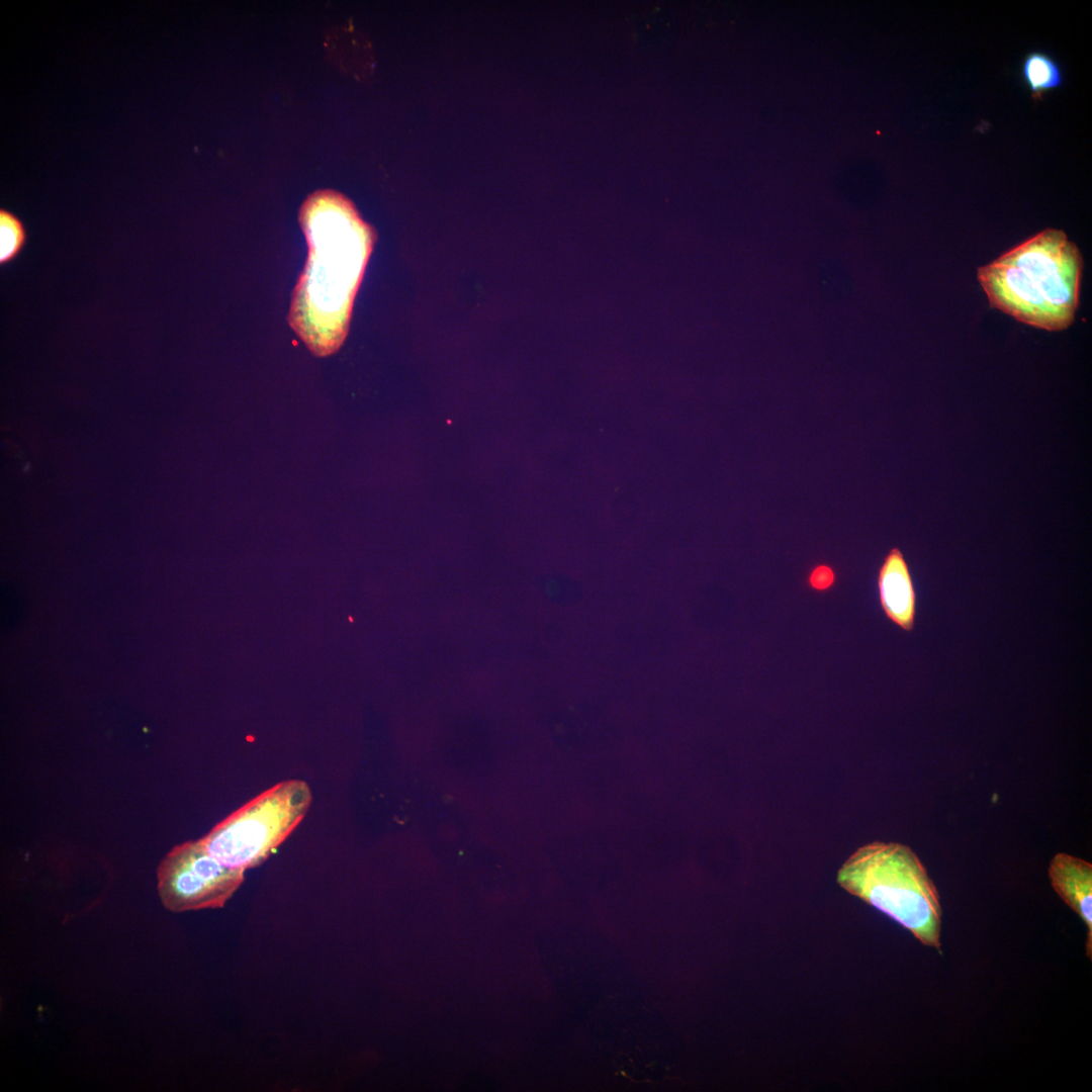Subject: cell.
I'll return each mask as SVG.
<instances>
[{
  "instance_id": "cell-3",
  "label": "cell",
  "mask_w": 1092,
  "mask_h": 1092,
  "mask_svg": "<svg viewBox=\"0 0 1092 1092\" xmlns=\"http://www.w3.org/2000/svg\"><path fill=\"white\" fill-rule=\"evenodd\" d=\"M838 885L941 953L942 908L934 882L917 854L898 842L858 847L837 872Z\"/></svg>"
},
{
  "instance_id": "cell-5",
  "label": "cell",
  "mask_w": 1092,
  "mask_h": 1092,
  "mask_svg": "<svg viewBox=\"0 0 1092 1092\" xmlns=\"http://www.w3.org/2000/svg\"><path fill=\"white\" fill-rule=\"evenodd\" d=\"M244 873L219 862L201 839L186 841L158 866V894L163 906L175 913L221 908L243 884Z\"/></svg>"
},
{
  "instance_id": "cell-9",
  "label": "cell",
  "mask_w": 1092,
  "mask_h": 1092,
  "mask_svg": "<svg viewBox=\"0 0 1092 1092\" xmlns=\"http://www.w3.org/2000/svg\"><path fill=\"white\" fill-rule=\"evenodd\" d=\"M27 241L22 220L13 212L0 208V266L14 261Z\"/></svg>"
},
{
  "instance_id": "cell-2",
  "label": "cell",
  "mask_w": 1092,
  "mask_h": 1092,
  "mask_svg": "<svg viewBox=\"0 0 1092 1092\" xmlns=\"http://www.w3.org/2000/svg\"><path fill=\"white\" fill-rule=\"evenodd\" d=\"M1084 261L1066 233L1045 229L977 269L990 304L1025 325L1068 329L1080 300Z\"/></svg>"
},
{
  "instance_id": "cell-7",
  "label": "cell",
  "mask_w": 1092,
  "mask_h": 1092,
  "mask_svg": "<svg viewBox=\"0 0 1092 1092\" xmlns=\"http://www.w3.org/2000/svg\"><path fill=\"white\" fill-rule=\"evenodd\" d=\"M1048 876L1053 890L1087 928L1086 957L1092 959V863L1066 852L1056 853Z\"/></svg>"
},
{
  "instance_id": "cell-6",
  "label": "cell",
  "mask_w": 1092,
  "mask_h": 1092,
  "mask_svg": "<svg viewBox=\"0 0 1092 1092\" xmlns=\"http://www.w3.org/2000/svg\"><path fill=\"white\" fill-rule=\"evenodd\" d=\"M879 604L885 617L905 632H912L917 614V593L909 564L898 547L884 557L877 574Z\"/></svg>"
},
{
  "instance_id": "cell-1",
  "label": "cell",
  "mask_w": 1092,
  "mask_h": 1092,
  "mask_svg": "<svg viewBox=\"0 0 1092 1092\" xmlns=\"http://www.w3.org/2000/svg\"><path fill=\"white\" fill-rule=\"evenodd\" d=\"M300 217L309 257L295 289L291 323L311 352L326 356L346 336L372 232L352 204L334 192L308 198Z\"/></svg>"
},
{
  "instance_id": "cell-10",
  "label": "cell",
  "mask_w": 1092,
  "mask_h": 1092,
  "mask_svg": "<svg viewBox=\"0 0 1092 1092\" xmlns=\"http://www.w3.org/2000/svg\"><path fill=\"white\" fill-rule=\"evenodd\" d=\"M837 581L835 569L826 563L814 565L807 574V586L815 593H827L831 590Z\"/></svg>"
},
{
  "instance_id": "cell-4",
  "label": "cell",
  "mask_w": 1092,
  "mask_h": 1092,
  "mask_svg": "<svg viewBox=\"0 0 1092 1092\" xmlns=\"http://www.w3.org/2000/svg\"><path fill=\"white\" fill-rule=\"evenodd\" d=\"M312 801L302 780H286L232 813L200 838L225 867L249 870L263 863L296 828Z\"/></svg>"
},
{
  "instance_id": "cell-8",
  "label": "cell",
  "mask_w": 1092,
  "mask_h": 1092,
  "mask_svg": "<svg viewBox=\"0 0 1092 1092\" xmlns=\"http://www.w3.org/2000/svg\"><path fill=\"white\" fill-rule=\"evenodd\" d=\"M1021 77L1034 101L1042 100L1043 94L1063 85V72L1056 60L1040 51L1028 53L1021 65Z\"/></svg>"
}]
</instances>
